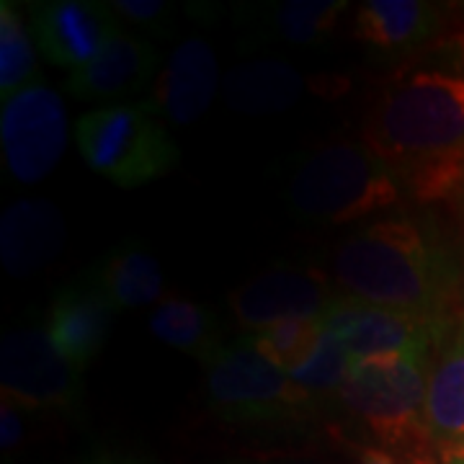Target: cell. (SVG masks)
I'll return each mask as SVG.
<instances>
[{"label":"cell","instance_id":"obj_1","mask_svg":"<svg viewBox=\"0 0 464 464\" xmlns=\"http://www.w3.org/2000/svg\"><path fill=\"white\" fill-rule=\"evenodd\" d=\"M364 140L426 199L464 181V75L420 70L398 78L374 103Z\"/></svg>","mask_w":464,"mask_h":464},{"label":"cell","instance_id":"obj_2","mask_svg":"<svg viewBox=\"0 0 464 464\" xmlns=\"http://www.w3.org/2000/svg\"><path fill=\"white\" fill-rule=\"evenodd\" d=\"M338 282L362 302L436 317L447 279L420 227L402 219L369 225L335 253Z\"/></svg>","mask_w":464,"mask_h":464},{"label":"cell","instance_id":"obj_3","mask_svg":"<svg viewBox=\"0 0 464 464\" xmlns=\"http://www.w3.org/2000/svg\"><path fill=\"white\" fill-rule=\"evenodd\" d=\"M289 201L302 219L343 225L377 215L400 201L395 170L374 150L335 142L310 155L292 179Z\"/></svg>","mask_w":464,"mask_h":464},{"label":"cell","instance_id":"obj_4","mask_svg":"<svg viewBox=\"0 0 464 464\" xmlns=\"http://www.w3.org/2000/svg\"><path fill=\"white\" fill-rule=\"evenodd\" d=\"M75 142L88 166L124 188L160 179L179 160V148L150 101L88 111L75 124Z\"/></svg>","mask_w":464,"mask_h":464},{"label":"cell","instance_id":"obj_5","mask_svg":"<svg viewBox=\"0 0 464 464\" xmlns=\"http://www.w3.org/2000/svg\"><path fill=\"white\" fill-rule=\"evenodd\" d=\"M429 356H384L351 366L341 398L382 447L420 449L429 439Z\"/></svg>","mask_w":464,"mask_h":464},{"label":"cell","instance_id":"obj_6","mask_svg":"<svg viewBox=\"0 0 464 464\" xmlns=\"http://www.w3.org/2000/svg\"><path fill=\"white\" fill-rule=\"evenodd\" d=\"M207 390L217 411L237 420H279L313 400L286 372L266 362L248 338L225 343L209 359Z\"/></svg>","mask_w":464,"mask_h":464},{"label":"cell","instance_id":"obj_7","mask_svg":"<svg viewBox=\"0 0 464 464\" xmlns=\"http://www.w3.org/2000/svg\"><path fill=\"white\" fill-rule=\"evenodd\" d=\"M0 145L5 168L18 183L50 176L67 145V114L60 93L32 83L3 101Z\"/></svg>","mask_w":464,"mask_h":464},{"label":"cell","instance_id":"obj_8","mask_svg":"<svg viewBox=\"0 0 464 464\" xmlns=\"http://www.w3.org/2000/svg\"><path fill=\"white\" fill-rule=\"evenodd\" d=\"M320 325L341 341L353 364L384 356H429L441 335L439 317L377 307L356 297L333 299Z\"/></svg>","mask_w":464,"mask_h":464},{"label":"cell","instance_id":"obj_9","mask_svg":"<svg viewBox=\"0 0 464 464\" xmlns=\"http://www.w3.org/2000/svg\"><path fill=\"white\" fill-rule=\"evenodd\" d=\"M0 382L3 398L24 408H72L81 398V369L39 328H21L3 338Z\"/></svg>","mask_w":464,"mask_h":464},{"label":"cell","instance_id":"obj_10","mask_svg":"<svg viewBox=\"0 0 464 464\" xmlns=\"http://www.w3.org/2000/svg\"><path fill=\"white\" fill-rule=\"evenodd\" d=\"M333 299L328 279L304 266H276L230 295V310L240 325L264 331L284 320L320 317Z\"/></svg>","mask_w":464,"mask_h":464},{"label":"cell","instance_id":"obj_11","mask_svg":"<svg viewBox=\"0 0 464 464\" xmlns=\"http://www.w3.org/2000/svg\"><path fill=\"white\" fill-rule=\"evenodd\" d=\"M119 21L111 3L52 0L34 8V36L47 63L78 70L124 32Z\"/></svg>","mask_w":464,"mask_h":464},{"label":"cell","instance_id":"obj_12","mask_svg":"<svg viewBox=\"0 0 464 464\" xmlns=\"http://www.w3.org/2000/svg\"><path fill=\"white\" fill-rule=\"evenodd\" d=\"M63 246L65 219L52 201L21 199L0 217V261L14 279L47 268Z\"/></svg>","mask_w":464,"mask_h":464},{"label":"cell","instance_id":"obj_13","mask_svg":"<svg viewBox=\"0 0 464 464\" xmlns=\"http://www.w3.org/2000/svg\"><path fill=\"white\" fill-rule=\"evenodd\" d=\"M217 85L219 67L215 50L201 36H191L170 54L166 70L155 81V96L150 103L176 124H194L212 106Z\"/></svg>","mask_w":464,"mask_h":464},{"label":"cell","instance_id":"obj_14","mask_svg":"<svg viewBox=\"0 0 464 464\" xmlns=\"http://www.w3.org/2000/svg\"><path fill=\"white\" fill-rule=\"evenodd\" d=\"M114 313L116 307L96 282L67 286L52 302L47 335L67 362L83 372L106 343Z\"/></svg>","mask_w":464,"mask_h":464},{"label":"cell","instance_id":"obj_15","mask_svg":"<svg viewBox=\"0 0 464 464\" xmlns=\"http://www.w3.org/2000/svg\"><path fill=\"white\" fill-rule=\"evenodd\" d=\"M158 70V52L140 34L119 32L88 63L72 70L67 93L81 101L119 99L140 91Z\"/></svg>","mask_w":464,"mask_h":464},{"label":"cell","instance_id":"obj_16","mask_svg":"<svg viewBox=\"0 0 464 464\" xmlns=\"http://www.w3.org/2000/svg\"><path fill=\"white\" fill-rule=\"evenodd\" d=\"M304 78L282 60H253L225 78L222 96L237 114H279L302 99Z\"/></svg>","mask_w":464,"mask_h":464},{"label":"cell","instance_id":"obj_17","mask_svg":"<svg viewBox=\"0 0 464 464\" xmlns=\"http://www.w3.org/2000/svg\"><path fill=\"white\" fill-rule=\"evenodd\" d=\"M426 423L444 449L464 441V320L449 335L429 372Z\"/></svg>","mask_w":464,"mask_h":464},{"label":"cell","instance_id":"obj_18","mask_svg":"<svg viewBox=\"0 0 464 464\" xmlns=\"http://www.w3.org/2000/svg\"><path fill=\"white\" fill-rule=\"evenodd\" d=\"M436 11L418 0H369L353 21V36L374 50H408L431 36Z\"/></svg>","mask_w":464,"mask_h":464},{"label":"cell","instance_id":"obj_19","mask_svg":"<svg viewBox=\"0 0 464 464\" xmlns=\"http://www.w3.org/2000/svg\"><path fill=\"white\" fill-rule=\"evenodd\" d=\"M93 282L116 310H132L160 299L163 268L152 253L127 243L106 256Z\"/></svg>","mask_w":464,"mask_h":464},{"label":"cell","instance_id":"obj_20","mask_svg":"<svg viewBox=\"0 0 464 464\" xmlns=\"http://www.w3.org/2000/svg\"><path fill=\"white\" fill-rule=\"evenodd\" d=\"M150 333L160 343L199 359L204 366L225 346L219 341V325L215 315L191 299H163L150 315Z\"/></svg>","mask_w":464,"mask_h":464},{"label":"cell","instance_id":"obj_21","mask_svg":"<svg viewBox=\"0 0 464 464\" xmlns=\"http://www.w3.org/2000/svg\"><path fill=\"white\" fill-rule=\"evenodd\" d=\"M346 11L341 0H289L268 11V32L292 44H315L331 36Z\"/></svg>","mask_w":464,"mask_h":464},{"label":"cell","instance_id":"obj_22","mask_svg":"<svg viewBox=\"0 0 464 464\" xmlns=\"http://www.w3.org/2000/svg\"><path fill=\"white\" fill-rule=\"evenodd\" d=\"M320 338H323L320 317H299V320H284L271 328L256 331L248 338V343L266 362L292 374L313 356Z\"/></svg>","mask_w":464,"mask_h":464},{"label":"cell","instance_id":"obj_23","mask_svg":"<svg viewBox=\"0 0 464 464\" xmlns=\"http://www.w3.org/2000/svg\"><path fill=\"white\" fill-rule=\"evenodd\" d=\"M36 72V52L18 11L0 3V99L8 101L24 91Z\"/></svg>","mask_w":464,"mask_h":464},{"label":"cell","instance_id":"obj_24","mask_svg":"<svg viewBox=\"0 0 464 464\" xmlns=\"http://www.w3.org/2000/svg\"><path fill=\"white\" fill-rule=\"evenodd\" d=\"M351 366H353V362H351L346 348L341 346V341L331 333L323 331V338L313 351V356L299 369H295L289 377L310 395L333 392V390H343V384L351 377Z\"/></svg>","mask_w":464,"mask_h":464},{"label":"cell","instance_id":"obj_25","mask_svg":"<svg viewBox=\"0 0 464 464\" xmlns=\"http://www.w3.org/2000/svg\"><path fill=\"white\" fill-rule=\"evenodd\" d=\"M111 8L119 18L145 29H163V24L173 16V5L166 0H114Z\"/></svg>","mask_w":464,"mask_h":464},{"label":"cell","instance_id":"obj_26","mask_svg":"<svg viewBox=\"0 0 464 464\" xmlns=\"http://www.w3.org/2000/svg\"><path fill=\"white\" fill-rule=\"evenodd\" d=\"M24 405H18L16 400L3 398L0 408V441L3 449H16L24 441Z\"/></svg>","mask_w":464,"mask_h":464},{"label":"cell","instance_id":"obj_27","mask_svg":"<svg viewBox=\"0 0 464 464\" xmlns=\"http://www.w3.org/2000/svg\"><path fill=\"white\" fill-rule=\"evenodd\" d=\"M362 464H400L392 454H387L384 449H364Z\"/></svg>","mask_w":464,"mask_h":464},{"label":"cell","instance_id":"obj_28","mask_svg":"<svg viewBox=\"0 0 464 464\" xmlns=\"http://www.w3.org/2000/svg\"><path fill=\"white\" fill-rule=\"evenodd\" d=\"M88 464H140V462H134V459H124V457H114V454H106V457H96V459H91Z\"/></svg>","mask_w":464,"mask_h":464},{"label":"cell","instance_id":"obj_29","mask_svg":"<svg viewBox=\"0 0 464 464\" xmlns=\"http://www.w3.org/2000/svg\"><path fill=\"white\" fill-rule=\"evenodd\" d=\"M444 454H454V457H464V441H459V444H454V447L444 449Z\"/></svg>","mask_w":464,"mask_h":464},{"label":"cell","instance_id":"obj_30","mask_svg":"<svg viewBox=\"0 0 464 464\" xmlns=\"http://www.w3.org/2000/svg\"><path fill=\"white\" fill-rule=\"evenodd\" d=\"M411 464H436L431 459V457H426V454H415L413 459H411Z\"/></svg>","mask_w":464,"mask_h":464},{"label":"cell","instance_id":"obj_31","mask_svg":"<svg viewBox=\"0 0 464 464\" xmlns=\"http://www.w3.org/2000/svg\"><path fill=\"white\" fill-rule=\"evenodd\" d=\"M444 464H464V457H454V454H444Z\"/></svg>","mask_w":464,"mask_h":464},{"label":"cell","instance_id":"obj_32","mask_svg":"<svg viewBox=\"0 0 464 464\" xmlns=\"http://www.w3.org/2000/svg\"><path fill=\"white\" fill-rule=\"evenodd\" d=\"M289 464H307V462H289Z\"/></svg>","mask_w":464,"mask_h":464}]
</instances>
